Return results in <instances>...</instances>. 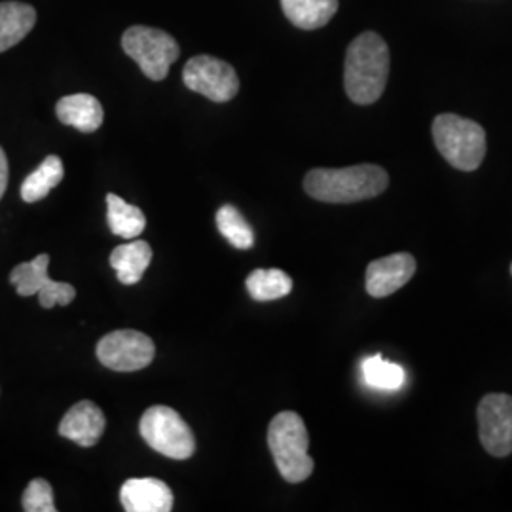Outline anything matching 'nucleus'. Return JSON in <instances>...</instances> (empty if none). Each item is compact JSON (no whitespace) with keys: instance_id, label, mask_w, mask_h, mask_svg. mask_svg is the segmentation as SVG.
<instances>
[{"instance_id":"nucleus-7","label":"nucleus","mask_w":512,"mask_h":512,"mask_svg":"<svg viewBox=\"0 0 512 512\" xmlns=\"http://www.w3.org/2000/svg\"><path fill=\"white\" fill-rule=\"evenodd\" d=\"M183 80L190 92L200 93L213 103H228L239 92L236 69L213 55L192 57L184 65Z\"/></svg>"},{"instance_id":"nucleus-19","label":"nucleus","mask_w":512,"mask_h":512,"mask_svg":"<svg viewBox=\"0 0 512 512\" xmlns=\"http://www.w3.org/2000/svg\"><path fill=\"white\" fill-rule=\"evenodd\" d=\"M65 177V167L59 156H46L44 162L21 184L23 202L35 203L44 200Z\"/></svg>"},{"instance_id":"nucleus-12","label":"nucleus","mask_w":512,"mask_h":512,"mask_svg":"<svg viewBox=\"0 0 512 512\" xmlns=\"http://www.w3.org/2000/svg\"><path fill=\"white\" fill-rule=\"evenodd\" d=\"M105 414L92 401H80L63 416L59 423V435L63 439L73 440L78 446L92 448L103 437Z\"/></svg>"},{"instance_id":"nucleus-18","label":"nucleus","mask_w":512,"mask_h":512,"mask_svg":"<svg viewBox=\"0 0 512 512\" xmlns=\"http://www.w3.org/2000/svg\"><path fill=\"white\" fill-rule=\"evenodd\" d=\"M107 222H109L110 232L118 238L135 239L141 236V232H145L147 228V217L145 213L124 202L120 196L109 194L107 196Z\"/></svg>"},{"instance_id":"nucleus-25","label":"nucleus","mask_w":512,"mask_h":512,"mask_svg":"<svg viewBox=\"0 0 512 512\" xmlns=\"http://www.w3.org/2000/svg\"><path fill=\"white\" fill-rule=\"evenodd\" d=\"M511 274H512V264H511Z\"/></svg>"},{"instance_id":"nucleus-16","label":"nucleus","mask_w":512,"mask_h":512,"mask_svg":"<svg viewBox=\"0 0 512 512\" xmlns=\"http://www.w3.org/2000/svg\"><path fill=\"white\" fill-rule=\"evenodd\" d=\"M152 260V249L147 241L129 239L126 245H118L110 255V266L116 270L120 283L135 285L147 272Z\"/></svg>"},{"instance_id":"nucleus-4","label":"nucleus","mask_w":512,"mask_h":512,"mask_svg":"<svg viewBox=\"0 0 512 512\" xmlns=\"http://www.w3.org/2000/svg\"><path fill=\"white\" fill-rule=\"evenodd\" d=\"M433 141L442 158L459 171H476L486 156V131L458 114H439L433 120Z\"/></svg>"},{"instance_id":"nucleus-24","label":"nucleus","mask_w":512,"mask_h":512,"mask_svg":"<svg viewBox=\"0 0 512 512\" xmlns=\"http://www.w3.org/2000/svg\"><path fill=\"white\" fill-rule=\"evenodd\" d=\"M6 186H8V158H6V152L0 147V200L6 192Z\"/></svg>"},{"instance_id":"nucleus-15","label":"nucleus","mask_w":512,"mask_h":512,"mask_svg":"<svg viewBox=\"0 0 512 512\" xmlns=\"http://www.w3.org/2000/svg\"><path fill=\"white\" fill-rule=\"evenodd\" d=\"M37 23V10L25 2H0V52L14 48Z\"/></svg>"},{"instance_id":"nucleus-23","label":"nucleus","mask_w":512,"mask_h":512,"mask_svg":"<svg viewBox=\"0 0 512 512\" xmlns=\"http://www.w3.org/2000/svg\"><path fill=\"white\" fill-rule=\"evenodd\" d=\"M23 511L25 512H55L54 490L48 480L35 478L27 486L23 499H21Z\"/></svg>"},{"instance_id":"nucleus-20","label":"nucleus","mask_w":512,"mask_h":512,"mask_svg":"<svg viewBox=\"0 0 512 512\" xmlns=\"http://www.w3.org/2000/svg\"><path fill=\"white\" fill-rule=\"evenodd\" d=\"M247 291L256 302H272L293 291V279L283 270H255L247 281Z\"/></svg>"},{"instance_id":"nucleus-22","label":"nucleus","mask_w":512,"mask_h":512,"mask_svg":"<svg viewBox=\"0 0 512 512\" xmlns=\"http://www.w3.org/2000/svg\"><path fill=\"white\" fill-rule=\"evenodd\" d=\"M361 368H363V378H365L366 384L376 387V389L393 391V389L403 387L404 380H406L403 366L385 361L382 355L366 357Z\"/></svg>"},{"instance_id":"nucleus-6","label":"nucleus","mask_w":512,"mask_h":512,"mask_svg":"<svg viewBox=\"0 0 512 512\" xmlns=\"http://www.w3.org/2000/svg\"><path fill=\"white\" fill-rule=\"evenodd\" d=\"M141 437L152 450L169 459H188L196 452V439L188 423L169 406H152L141 418Z\"/></svg>"},{"instance_id":"nucleus-8","label":"nucleus","mask_w":512,"mask_h":512,"mask_svg":"<svg viewBox=\"0 0 512 512\" xmlns=\"http://www.w3.org/2000/svg\"><path fill=\"white\" fill-rule=\"evenodd\" d=\"M154 355V342L137 330H114L97 344V359L116 372L143 370L154 361Z\"/></svg>"},{"instance_id":"nucleus-13","label":"nucleus","mask_w":512,"mask_h":512,"mask_svg":"<svg viewBox=\"0 0 512 512\" xmlns=\"http://www.w3.org/2000/svg\"><path fill=\"white\" fill-rule=\"evenodd\" d=\"M120 501L128 512H169L173 492L158 478H129L120 490Z\"/></svg>"},{"instance_id":"nucleus-11","label":"nucleus","mask_w":512,"mask_h":512,"mask_svg":"<svg viewBox=\"0 0 512 512\" xmlns=\"http://www.w3.org/2000/svg\"><path fill=\"white\" fill-rule=\"evenodd\" d=\"M416 274V258L410 253H395L372 260L366 268V293L385 298L403 289Z\"/></svg>"},{"instance_id":"nucleus-21","label":"nucleus","mask_w":512,"mask_h":512,"mask_svg":"<svg viewBox=\"0 0 512 512\" xmlns=\"http://www.w3.org/2000/svg\"><path fill=\"white\" fill-rule=\"evenodd\" d=\"M217 228L224 239L236 249H251L255 232L234 205H222L217 211Z\"/></svg>"},{"instance_id":"nucleus-10","label":"nucleus","mask_w":512,"mask_h":512,"mask_svg":"<svg viewBox=\"0 0 512 512\" xmlns=\"http://www.w3.org/2000/svg\"><path fill=\"white\" fill-rule=\"evenodd\" d=\"M50 256L38 255L31 262L16 266L10 274V283L19 296L38 294L40 306L50 310L54 306H69L76 296V289L69 283H59L48 275Z\"/></svg>"},{"instance_id":"nucleus-9","label":"nucleus","mask_w":512,"mask_h":512,"mask_svg":"<svg viewBox=\"0 0 512 512\" xmlns=\"http://www.w3.org/2000/svg\"><path fill=\"white\" fill-rule=\"evenodd\" d=\"M478 439L484 450L494 458L512 454V397L505 393H490L482 397L476 408Z\"/></svg>"},{"instance_id":"nucleus-5","label":"nucleus","mask_w":512,"mask_h":512,"mask_svg":"<svg viewBox=\"0 0 512 512\" xmlns=\"http://www.w3.org/2000/svg\"><path fill=\"white\" fill-rule=\"evenodd\" d=\"M124 52L141 67L147 78L162 82L169 67L179 59V42L162 29L147 25H133L122 37Z\"/></svg>"},{"instance_id":"nucleus-2","label":"nucleus","mask_w":512,"mask_h":512,"mask_svg":"<svg viewBox=\"0 0 512 512\" xmlns=\"http://www.w3.org/2000/svg\"><path fill=\"white\" fill-rule=\"evenodd\" d=\"M389 186L384 167L374 164L351 165L342 169H311L304 179V190L317 202L355 203L380 196Z\"/></svg>"},{"instance_id":"nucleus-17","label":"nucleus","mask_w":512,"mask_h":512,"mask_svg":"<svg viewBox=\"0 0 512 512\" xmlns=\"http://www.w3.org/2000/svg\"><path fill=\"white\" fill-rule=\"evenodd\" d=\"M281 8L294 27L321 29L338 12V0H281Z\"/></svg>"},{"instance_id":"nucleus-14","label":"nucleus","mask_w":512,"mask_h":512,"mask_svg":"<svg viewBox=\"0 0 512 512\" xmlns=\"http://www.w3.org/2000/svg\"><path fill=\"white\" fill-rule=\"evenodd\" d=\"M55 114L59 122H63L65 126H73L82 133L97 131L103 126L105 118L103 105L90 93H74L59 99L55 105Z\"/></svg>"},{"instance_id":"nucleus-1","label":"nucleus","mask_w":512,"mask_h":512,"mask_svg":"<svg viewBox=\"0 0 512 512\" xmlns=\"http://www.w3.org/2000/svg\"><path fill=\"white\" fill-rule=\"evenodd\" d=\"M389 78V48L384 38L366 31L349 44L344 63V88L357 105H372L385 92Z\"/></svg>"},{"instance_id":"nucleus-3","label":"nucleus","mask_w":512,"mask_h":512,"mask_svg":"<svg viewBox=\"0 0 512 512\" xmlns=\"http://www.w3.org/2000/svg\"><path fill=\"white\" fill-rule=\"evenodd\" d=\"M268 446L279 475L291 484H300L313 473L310 437L304 420L296 412H279L268 429Z\"/></svg>"}]
</instances>
